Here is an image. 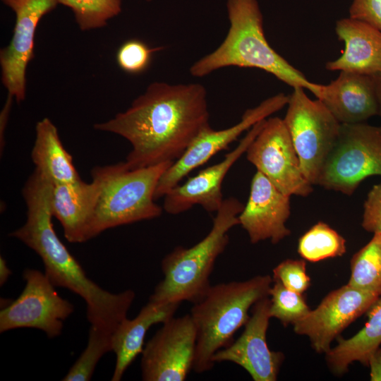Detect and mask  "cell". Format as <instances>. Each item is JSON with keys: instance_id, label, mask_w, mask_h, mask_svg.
<instances>
[{"instance_id": "1", "label": "cell", "mask_w": 381, "mask_h": 381, "mask_svg": "<svg viewBox=\"0 0 381 381\" xmlns=\"http://www.w3.org/2000/svg\"><path fill=\"white\" fill-rule=\"evenodd\" d=\"M209 119L205 86L154 82L126 111L94 128L127 140L131 150L125 162L135 169L175 162Z\"/></svg>"}, {"instance_id": "2", "label": "cell", "mask_w": 381, "mask_h": 381, "mask_svg": "<svg viewBox=\"0 0 381 381\" xmlns=\"http://www.w3.org/2000/svg\"><path fill=\"white\" fill-rule=\"evenodd\" d=\"M52 188V184L40 177H32L25 182L22 193L27 207L26 221L10 236L20 241L40 257L44 273L55 286L68 289L85 301L90 326L113 334L127 318L135 294L131 289L117 294L109 292L86 275L54 229Z\"/></svg>"}, {"instance_id": "3", "label": "cell", "mask_w": 381, "mask_h": 381, "mask_svg": "<svg viewBox=\"0 0 381 381\" xmlns=\"http://www.w3.org/2000/svg\"><path fill=\"white\" fill-rule=\"evenodd\" d=\"M226 10L229 28L224 40L212 52L191 65V75L202 78L229 66L255 68L273 75L292 87L306 89L317 99L320 98L322 85L309 81L270 45L257 0H226Z\"/></svg>"}, {"instance_id": "4", "label": "cell", "mask_w": 381, "mask_h": 381, "mask_svg": "<svg viewBox=\"0 0 381 381\" xmlns=\"http://www.w3.org/2000/svg\"><path fill=\"white\" fill-rule=\"evenodd\" d=\"M243 207L234 197L224 199L210 231L201 241L190 248L176 246L167 254L161 262L164 278L149 300L195 303L202 299L211 286L210 277L215 261L229 242L228 232L239 224Z\"/></svg>"}, {"instance_id": "5", "label": "cell", "mask_w": 381, "mask_h": 381, "mask_svg": "<svg viewBox=\"0 0 381 381\" xmlns=\"http://www.w3.org/2000/svg\"><path fill=\"white\" fill-rule=\"evenodd\" d=\"M272 282L270 275H258L246 281L211 285L204 297L193 303L190 315L197 334L193 367L195 373L213 368L212 356L234 341V334L250 318L249 310L269 296Z\"/></svg>"}, {"instance_id": "6", "label": "cell", "mask_w": 381, "mask_h": 381, "mask_svg": "<svg viewBox=\"0 0 381 381\" xmlns=\"http://www.w3.org/2000/svg\"><path fill=\"white\" fill-rule=\"evenodd\" d=\"M174 162L132 169L125 162L92 169L100 194L91 221L89 238L114 227L159 217L163 207L155 193L164 172Z\"/></svg>"}, {"instance_id": "7", "label": "cell", "mask_w": 381, "mask_h": 381, "mask_svg": "<svg viewBox=\"0 0 381 381\" xmlns=\"http://www.w3.org/2000/svg\"><path fill=\"white\" fill-rule=\"evenodd\" d=\"M381 176V126L341 123L318 185L351 195L367 177Z\"/></svg>"}, {"instance_id": "8", "label": "cell", "mask_w": 381, "mask_h": 381, "mask_svg": "<svg viewBox=\"0 0 381 381\" xmlns=\"http://www.w3.org/2000/svg\"><path fill=\"white\" fill-rule=\"evenodd\" d=\"M283 119L298 155L301 171L318 185L324 163L339 133L341 123L317 99H310L301 87H293Z\"/></svg>"}, {"instance_id": "9", "label": "cell", "mask_w": 381, "mask_h": 381, "mask_svg": "<svg viewBox=\"0 0 381 381\" xmlns=\"http://www.w3.org/2000/svg\"><path fill=\"white\" fill-rule=\"evenodd\" d=\"M23 277L25 284L20 295L0 311V332L35 328L49 338L59 336L73 305L58 294L45 273L27 268Z\"/></svg>"}, {"instance_id": "10", "label": "cell", "mask_w": 381, "mask_h": 381, "mask_svg": "<svg viewBox=\"0 0 381 381\" xmlns=\"http://www.w3.org/2000/svg\"><path fill=\"white\" fill-rule=\"evenodd\" d=\"M247 159L285 195L306 197L313 185L303 175L298 155L282 119H266L246 152Z\"/></svg>"}, {"instance_id": "11", "label": "cell", "mask_w": 381, "mask_h": 381, "mask_svg": "<svg viewBox=\"0 0 381 381\" xmlns=\"http://www.w3.org/2000/svg\"><path fill=\"white\" fill-rule=\"evenodd\" d=\"M289 99V95L278 93L263 100L255 107L247 109L241 121L231 127L214 130L210 125L205 128L183 155L162 175L155 190V199L164 197L170 189L179 184L185 176L206 163L219 152L226 149L243 132L287 105Z\"/></svg>"}, {"instance_id": "12", "label": "cell", "mask_w": 381, "mask_h": 381, "mask_svg": "<svg viewBox=\"0 0 381 381\" xmlns=\"http://www.w3.org/2000/svg\"><path fill=\"white\" fill-rule=\"evenodd\" d=\"M196 340L190 314L174 316L162 323L142 352L143 380H185L193 367Z\"/></svg>"}, {"instance_id": "13", "label": "cell", "mask_w": 381, "mask_h": 381, "mask_svg": "<svg viewBox=\"0 0 381 381\" xmlns=\"http://www.w3.org/2000/svg\"><path fill=\"white\" fill-rule=\"evenodd\" d=\"M379 299L373 294L346 284L329 292L315 309L293 325L294 330L307 336L315 351L325 354L332 341Z\"/></svg>"}, {"instance_id": "14", "label": "cell", "mask_w": 381, "mask_h": 381, "mask_svg": "<svg viewBox=\"0 0 381 381\" xmlns=\"http://www.w3.org/2000/svg\"><path fill=\"white\" fill-rule=\"evenodd\" d=\"M15 13L12 38L1 49V81L17 102L25 98L26 70L32 59L34 39L39 22L54 10L57 0H1Z\"/></svg>"}, {"instance_id": "15", "label": "cell", "mask_w": 381, "mask_h": 381, "mask_svg": "<svg viewBox=\"0 0 381 381\" xmlns=\"http://www.w3.org/2000/svg\"><path fill=\"white\" fill-rule=\"evenodd\" d=\"M270 299L265 297L251 308V315L241 335L229 346L217 351L211 361L231 362L243 369L254 381H275L284 359L281 351L269 349L266 339Z\"/></svg>"}, {"instance_id": "16", "label": "cell", "mask_w": 381, "mask_h": 381, "mask_svg": "<svg viewBox=\"0 0 381 381\" xmlns=\"http://www.w3.org/2000/svg\"><path fill=\"white\" fill-rule=\"evenodd\" d=\"M265 119L256 123L237 146L217 164L200 170L182 184H178L164 195L163 210L170 214L184 212L200 205L208 212H217L224 201L222 182L231 167L246 152L264 126Z\"/></svg>"}, {"instance_id": "17", "label": "cell", "mask_w": 381, "mask_h": 381, "mask_svg": "<svg viewBox=\"0 0 381 381\" xmlns=\"http://www.w3.org/2000/svg\"><path fill=\"white\" fill-rule=\"evenodd\" d=\"M290 197L256 171L247 203L238 215L239 225L247 232L251 243L269 239L276 244L291 234L286 226L291 213Z\"/></svg>"}, {"instance_id": "18", "label": "cell", "mask_w": 381, "mask_h": 381, "mask_svg": "<svg viewBox=\"0 0 381 381\" xmlns=\"http://www.w3.org/2000/svg\"><path fill=\"white\" fill-rule=\"evenodd\" d=\"M321 100L340 123H363L379 114L373 76L340 71L339 76L322 85Z\"/></svg>"}, {"instance_id": "19", "label": "cell", "mask_w": 381, "mask_h": 381, "mask_svg": "<svg viewBox=\"0 0 381 381\" xmlns=\"http://www.w3.org/2000/svg\"><path fill=\"white\" fill-rule=\"evenodd\" d=\"M81 179L66 183L53 184L50 205L53 215L60 222L65 238L73 243L88 240L91 221L100 194L99 181Z\"/></svg>"}, {"instance_id": "20", "label": "cell", "mask_w": 381, "mask_h": 381, "mask_svg": "<svg viewBox=\"0 0 381 381\" xmlns=\"http://www.w3.org/2000/svg\"><path fill=\"white\" fill-rule=\"evenodd\" d=\"M336 34L344 44L342 54L328 61L330 71H349L375 76L381 73V31L350 17L337 20Z\"/></svg>"}, {"instance_id": "21", "label": "cell", "mask_w": 381, "mask_h": 381, "mask_svg": "<svg viewBox=\"0 0 381 381\" xmlns=\"http://www.w3.org/2000/svg\"><path fill=\"white\" fill-rule=\"evenodd\" d=\"M179 303H163L149 300L132 320L125 318L112 334V351L116 364L112 381H119L135 358L142 353L148 329L157 323H164L174 316Z\"/></svg>"}, {"instance_id": "22", "label": "cell", "mask_w": 381, "mask_h": 381, "mask_svg": "<svg viewBox=\"0 0 381 381\" xmlns=\"http://www.w3.org/2000/svg\"><path fill=\"white\" fill-rule=\"evenodd\" d=\"M31 159L35 169L53 184L71 183L80 179L72 156L64 147L56 127L48 118L36 124Z\"/></svg>"}, {"instance_id": "23", "label": "cell", "mask_w": 381, "mask_h": 381, "mask_svg": "<svg viewBox=\"0 0 381 381\" xmlns=\"http://www.w3.org/2000/svg\"><path fill=\"white\" fill-rule=\"evenodd\" d=\"M368 313V321L358 332L349 339L338 337L337 344L325 353L334 374L343 375L355 361L368 366L371 355L381 345V298Z\"/></svg>"}, {"instance_id": "24", "label": "cell", "mask_w": 381, "mask_h": 381, "mask_svg": "<svg viewBox=\"0 0 381 381\" xmlns=\"http://www.w3.org/2000/svg\"><path fill=\"white\" fill-rule=\"evenodd\" d=\"M349 286L381 298V234L353 254L350 261Z\"/></svg>"}, {"instance_id": "25", "label": "cell", "mask_w": 381, "mask_h": 381, "mask_svg": "<svg viewBox=\"0 0 381 381\" xmlns=\"http://www.w3.org/2000/svg\"><path fill=\"white\" fill-rule=\"evenodd\" d=\"M346 251L344 238L322 222L313 225L298 242V254L303 259L313 262L342 256Z\"/></svg>"}, {"instance_id": "26", "label": "cell", "mask_w": 381, "mask_h": 381, "mask_svg": "<svg viewBox=\"0 0 381 381\" xmlns=\"http://www.w3.org/2000/svg\"><path fill=\"white\" fill-rule=\"evenodd\" d=\"M112 334L90 326L85 349L62 380H90L101 358L107 352L112 351Z\"/></svg>"}, {"instance_id": "27", "label": "cell", "mask_w": 381, "mask_h": 381, "mask_svg": "<svg viewBox=\"0 0 381 381\" xmlns=\"http://www.w3.org/2000/svg\"><path fill=\"white\" fill-rule=\"evenodd\" d=\"M69 8L83 31L107 25L108 20L121 11L122 0H57Z\"/></svg>"}, {"instance_id": "28", "label": "cell", "mask_w": 381, "mask_h": 381, "mask_svg": "<svg viewBox=\"0 0 381 381\" xmlns=\"http://www.w3.org/2000/svg\"><path fill=\"white\" fill-rule=\"evenodd\" d=\"M273 282L269 291L271 318L278 319L286 327L294 325L310 311L302 294L286 289L279 281Z\"/></svg>"}, {"instance_id": "29", "label": "cell", "mask_w": 381, "mask_h": 381, "mask_svg": "<svg viewBox=\"0 0 381 381\" xmlns=\"http://www.w3.org/2000/svg\"><path fill=\"white\" fill-rule=\"evenodd\" d=\"M161 49L151 48L140 40H131L118 49L116 61L123 71L131 74L140 73L149 66L153 54Z\"/></svg>"}, {"instance_id": "30", "label": "cell", "mask_w": 381, "mask_h": 381, "mask_svg": "<svg viewBox=\"0 0 381 381\" xmlns=\"http://www.w3.org/2000/svg\"><path fill=\"white\" fill-rule=\"evenodd\" d=\"M273 280L280 282L286 289L303 294L310 286L305 260L286 259L273 269Z\"/></svg>"}, {"instance_id": "31", "label": "cell", "mask_w": 381, "mask_h": 381, "mask_svg": "<svg viewBox=\"0 0 381 381\" xmlns=\"http://www.w3.org/2000/svg\"><path fill=\"white\" fill-rule=\"evenodd\" d=\"M362 227L373 234H381V183L369 191L364 202Z\"/></svg>"}, {"instance_id": "32", "label": "cell", "mask_w": 381, "mask_h": 381, "mask_svg": "<svg viewBox=\"0 0 381 381\" xmlns=\"http://www.w3.org/2000/svg\"><path fill=\"white\" fill-rule=\"evenodd\" d=\"M349 17L365 22L381 31V0H353Z\"/></svg>"}, {"instance_id": "33", "label": "cell", "mask_w": 381, "mask_h": 381, "mask_svg": "<svg viewBox=\"0 0 381 381\" xmlns=\"http://www.w3.org/2000/svg\"><path fill=\"white\" fill-rule=\"evenodd\" d=\"M368 366L372 381H381V345L371 355Z\"/></svg>"}, {"instance_id": "34", "label": "cell", "mask_w": 381, "mask_h": 381, "mask_svg": "<svg viewBox=\"0 0 381 381\" xmlns=\"http://www.w3.org/2000/svg\"><path fill=\"white\" fill-rule=\"evenodd\" d=\"M11 274V270L8 267L5 259L0 257V285L3 286Z\"/></svg>"}, {"instance_id": "35", "label": "cell", "mask_w": 381, "mask_h": 381, "mask_svg": "<svg viewBox=\"0 0 381 381\" xmlns=\"http://www.w3.org/2000/svg\"><path fill=\"white\" fill-rule=\"evenodd\" d=\"M375 83L377 97L379 104V115L381 116V73L373 76Z\"/></svg>"}, {"instance_id": "36", "label": "cell", "mask_w": 381, "mask_h": 381, "mask_svg": "<svg viewBox=\"0 0 381 381\" xmlns=\"http://www.w3.org/2000/svg\"><path fill=\"white\" fill-rule=\"evenodd\" d=\"M143 1H151L152 0H143Z\"/></svg>"}]
</instances>
